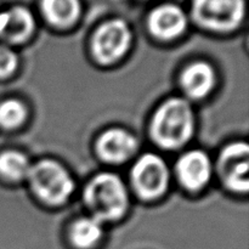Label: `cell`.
<instances>
[{
	"mask_svg": "<svg viewBox=\"0 0 249 249\" xmlns=\"http://www.w3.org/2000/svg\"><path fill=\"white\" fill-rule=\"evenodd\" d=\"M192 107L181 97H172L153 114L151 136L160 147L175 150L184 146L194 134Z\"/></svg>",
	"mask_w": 249,
	"mask_h": 249,
	"instance_id": "cell-1",
	"label": "cell"
},
{
	"mask_svg": "<svg viewBox=\"0 0 249 249\" xmlns=\"http://www.w3.org/2000/svg\"><path fill=\"white\" fill-rule=\"evenodd\" d=\"M84 201L99 221H112L122 218L129 206L126 187L121 178L112 173H101L87 185Z\"/></svg>",
	"mask_w": 249,
	"mask_h": 249,
	"instance_id": "cell-2",
	"label": "cell"
},
{
	"mask_svg": "<svg viewBox=\"0 0 249 249\" xmlns=\"http://www.w3.org/2000/svg\"><path fill=\"white\" fill-rule=\"evenodd\" d=\"M27 178L34 194L51 206L65 203L74 190V181L67 169L53 160L36 162Z\"/></svg>",
	"mask_w": 249,
	"mask_h": 249,
	"instance_id": "cell-3",
	"label": "cell"
},
{
	"mask_svg": "<svg viewBox=\"0 0 249 249\" xmlns=\"http://www.w3.org/2000/svg\"><path fill=\"white\" fill-rule=\"evenodd\" d=\"M245 15V0H192L195 21L209 31H233L242 23Z\"/></svg>",
	"mask_w": 249,
	"mask_h": 249,
	"instance_id": "cell-4",
	"label": "cell"
},
{
	"mask_svg": "<svg viewBox=\"0 0 249 249\" xmlns=\"http://www.w3.org/2000/svg\"><path fill=\"white\" fill-rule=\"evenodd\" d=\"M130 27L121 18L105 22L92 38V55L100 63L109 65L121 60L131 45Z\"/></svg>",
	"mask_w": 249,
	"mask_h": 249,
	"instance_id": "cell-5",
	"label": "cell"
},
{
	"mask_svg": "<svg viewBox=\"0 0 249 249\" xmlns=\"http://www.w3.org/2000/svg\"><path fill=\"white\" fill-rule=\"evenodd\" d=\"M131 180L139 196L145 199L158 198L169 185V168L160 156L146 153L134 164Z\"/></svg>",
	"mask_w": 249,
	"mask_h": 249,
	"instance_id": "cell-6",
	"label": "cell"
},
{
	"mask_svg": "<svg viewBox=\"0 0 249 249\" xmlns=\"http://www.w3.org/2000/svg\"><path fill=\"white\" fill-rule=\"evenodd\" d=\"M218 170L224 185L235 192H247L249 187V146L233 142L219 156Z\"/></svg>",
	"mask_w": 249,
	"mask_h": 249,
	"instance_id": "cell-7",
	"label": "cell"
},
{
	"mask_svg": "<svg viewBox=\"0 0 249 249\" xmlns=\"http://www.w3.org/2000/svg\"><path fill=\"white\" fill-rule=\"evenodd\" d=\"M175 170L182 186L191 191H198L211 180L212 163L206 152L194 150L179 158Z\"/></svg>",
	"mask_w": 249,
	"mask_h": 249,
	"instance_id": "cell-8",
	"label": "cell"
},
{
	"mask_svg": "<svg viewBox=\"0 0 249 249\" xmlns=\"http://www.w3.org/2000/svg\"><path fill=\"white\" fill-rule=\"evenodd\" d=\"M186 27V14L174 4L157 6L148 16V28L151 33L163 40H170L181 36Z\"/></svg>",
	"mask_w": 249,
	"mask_h": 249,
	"instance_id": "cell-9",
	"label": "cell"
},
{
	"mask_svg": "<svg viewBox=\"0 0 249 249\" xmlns=\"http://www.w3.org/2000/svg\"><path fill=\"white\" fill-rule=\"evenodd\" d=\"M97 153L109 163H122L128 160L138 150L135 136L124 129H108L97 141Z\"/></svg>",
	"mask_w": 249,
	"mask_h": 249,
	"instance_id": "cell-10",
	"label": "cell"
},
{
	"mask_svg": "<svg viewBox=\"0 0 249 249\" xmlns=\"http://www.w3.org/2000/svg\"><path fill=\"white\" fill-rule=\"evenodd\" d=\"M36 28L34 18L28 9L16 6L0 14V36L11 43H21L29 38Z\"/></svg>",
	"mask_w": 249,
	"mask_h": 249,
	"instance_id": "cell-11",
	"label": "cell"
},
{
	"mask_svg": "<svg viewBox=\"0 0 249 249\" xmlns=\"http://www.w3.org/2000/svg\"><path fill=\"white\" fill-rule=\"evenodd\" d=\"M215 84L213 67L204 61L190 65L181 75V87L191 99H203Z\"/></svg>",
	"mask_w": 249,
	"mask_h": 249,
	"instance_id": "cell-12",
	"label": "cell"
},
{
	"mask_svg": "<svg viewBox=\"0 0 249 249\" xmlns=\"http://www.w3.org/2000/svg\"><path fill=\"white\" fill-rule=\"evenodd\" d=\"M41 10L51 24L58 27L74 23L80 15L79 0H41Z\"/></svg>",
	"mask_w": 249,
	"mask_h": 249,
	"instance_id": "cell-13",
	"label": "cell"
},
{
	"mask_svg": "<svg viewBox=\"0 0 249 249\" xmlns=\"http://www.w3.org/2000/svg\"><path fill=\"white\" fill-rule=\"evenodd\" d=\"M102 237L101 221L92 216L78 219L71 229V240L75 247L89 249L99 243Z\"/></svg>",
	"mask_w": 249,
	"mask_h": 249,
	"instance_id": "cell-14",
	"label": "cell"
},
{
	"mask_svg": "<svg viewBox=\"0 0 249 249\" xmlns=\"http://www.w3.org/2000/svg\"><path fill=\"white\" fill-rule=\"evenodd\" d=\"M31 162L19 151H5L0 155V174L9 180H22L28 177Z\"/></svg>",
	"mask_w": 249,
	"mask_h": 249,
	"instance_id": "cell-15",
	"label": "cell"
},
{
	"mask_svg": "<svg viewBox=\"0 0 249 249\" xmlns=\"http://www.w3.org/2000/svg\"><path fill=\"white\" fill-rule=\"evenodd\" d=\"M27 117V108L18 100H6L0 104V126L4 129L18 128Z\"/></svg>",
	"mask_w": 249,
	"mask_h": 249,
	"instance_id": "cell-16",
	"label": "cell"
},
{
	"mask_svg": "<svg viewBox=\"0 0 249 249\" xmlns=\"http://www.w3.org/2000/svg\"><path fill=\"white\" fill-rule=\"evenodd\" d=\"M17 68V56L11 49L0 46V78L7 77Z\"/></svg>",
	"mask_w": 249,
	"mask_h": 249,
	"instance_id": "cell-17",
	"label": "cell"
}]
</instances>
